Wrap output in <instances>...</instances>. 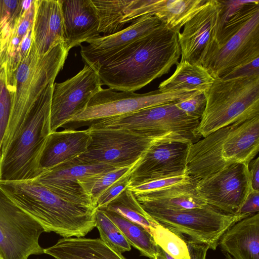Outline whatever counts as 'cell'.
I'll return each mask as SVG.
<instances>
[{
    "instance_id": "6da1fadb",
    "label": "cell",
    "mask_w": 259,
    "mask_h": 259,
    "mask_svg": "<svg viewBox=\"0 0 259 259\" xmlns=\"http://www.w3.org/2000/svg\"><path fill=\"white\" fill-rule=\"evenodd\" d=\"M178 32L162 23L95 69L102 85L135 92L168 73L181 56Z\"/></svg>"
},
{
    "instance_id": "7a4b0ae2",
    "label": "cell",
    "mask_w": 259,
    "mask_h": 259,
    "mask_svg": "<svg viewBox=\"0 0 259 259\" xmlns=\"http://www.w3.org/2000/svg\"><path fill=\"white\" fill-rule=\"evenodd\" d=\"M0 189L45 232L84 237L96 227V206L67 200L34 179L0 181Z\"/></svg>"
},
{
    "instance_id": "3957f363",
    "label": "cell",
    "mask_w": 259,
    "mask_h": 259,
    "mask_svg": "<svg viewBox=\"0 0 259 259\" xmlns=\"http://www.w3.org/2000/svg\"><path fill=\"white\" fill-rule=\"evenodd\" d=\"M54 83L48 85L25 116L5 135L0 157V181L33 180L40 174V157L51 133Z\"/></svg>"
},
{
    "instance_id": "277c9868",
    "label": "cell",
    "mask_w": 259,
    "mask_h": 259,
    "mask_svg": "<svg viewBox=\"0 0 259 259\" xmlns=\"http://www.w3.org/2000/svg\"><path fill=\"white\" fill-rule=\"evenodd\" d=\"M259 151V116L219 128L192 143L187 171L194 180L233 164H249Z\"/></svg>"
},
{
    "instance_id": "5b68a950",
    "label": "cell",
    "mask_w": 259,
    "mask_h": 259,
    "mask_svg": "<svg viewBox=\"0 0 259 259\" xmlns=\"http://www.w3.org/2000/svg\"><path fill=\"white\" fill-rule=\"evenodd\" d=\"M259 57V1H240L221 13L217 41L202 66L214 78H222Z\"/></svg>"
},
{
    "instance_id": "8992f818",
    "label": "cell",
    "mask_w": 259,
    "mask_h": 259,
    "mask_svg": "<svg viewBox=\"0 0 259 259\" xmlns=\"http://www.w3.org/2000/svg\"><path fill=\"white\" fill-rule=\"evenodd\" d=\"M204 94L206 106L197 129L202 138L219 128L259 116V75L214 78Z\"/></svg>"
},
{
    "instance_id": "52a82bcc",
    "label": "cell",
    "mask_w": 259,
    "mask_h": 259,
    "mask_svg": "<svg viewBox=\"0 0 259 259\" xmlns=\"http://www.w3.org/2000/svg\"><path fill=\"white\" fill-rule=\"evenodd\" d=\"M90 138L84 153L71 160L84 164L107 165L115 167L138 162L153 144L163 142L189 141L176 133L142 134L122 128L90 125Z\"/></svg>"
},
{
    "instance_id": "ba28073f",
    "label": "cell",
    "mask_w": 259,
    "mask_h": 259,
    "mask_svg": "<svg viewBox=\"0 0 259 259\" xmlns=\"http://www.w3.org/2000/svg\"><path fill=\"white\" fill-rule=\"evenodd\" d=\"M69 52L62 42L39 56L33 41L14 72L11 85L12 107L5 134L26 115L45 88L62 69Z\"/></svg>"
},
{
    "instance_id": "9c48e42d",
    "label": "cell",
    "mask_w": 259,
    "mask_h": 259,
    "mask_svg": "<svg viewBox=\"0 0 259 259\" xmlns=\"http://www.w3.org/2000/svg\"><path fill=\"white\" fill-rule=\"evenodd\" d=\"M158 224L216 250L224 233L237 222L249 215L228 214L214 207L204 206L184 210L143 207Z\"/></svg>"
},
{
    "instance_id": "30bf717a",
    "label": "cell",
    "mask_w": 259,
    "mask_h": 259,
    "mask_svg": "<svg viewBox=\"0 0 259 259\" xmlns=\"http://www.w3.org/2000/svg\"><path fill=\"white\" fill-rule=\"evenodd\" d=\"M198 91L179 90L162 93L158 90L144 94L134 92H115L101 89L89 102L87 107L69 119L63 126L69 124L82 125L116 117L143 109L176 103L192 97Z\"/></svg>"
},
{
    "instance_id": "8fae6325",
    "label": "cell",
    "mask_w": 259,
    "mask_h": 259,
    "mask_svg": "<svg viewBox=\"0 0 259 259\" xmlns=\"http://www.w3.org/2000/svg\"><path fill=\"white\" fill-rule=\"evenodd\" d=\"M200 120L187 116L176 103H171L99 120L90 125L142 134L176 133L194 143L202 138L197 132Z\"/></svg>"
},
{
    "instance_id": "7c38bea8",
    "label": "cell",
    "mask_w": 259,
    "mask_h": 259,
    "mask_svg": "<svg viewBox=\"0 0 259 259\" xmlns=\"http://www.w3.org/2000/svg\"><path fill=\"white\" fill-rule=\"evenodd\" d=\"M45 231L0 189V254L3 259H28L44 253L39 238Z\"/></svg>"
},
{
    "instance_id": "4fadbf2b",
    "label": "cell",
    "mask_w": 259,
    "mask_h": 259,
    "mask_svg": "<svg viewBox=\"0 0 259 259\" xmlns=\"http://www.w3.org/2000/svg\"><path fill=\"white\" fill-rule=\"evenodd\" d=\"M194 181L196 193L203 202L228 214L237 213L252 189L248 165L244 163Z\"/></svg>"
},
{
    "instance_id": "5bb4252c",
    "label": "cell",
    "mask_w": 259,
    "mask_h": 259,
    "mask_svg": "<svg viewBox=\"0 0 259 259\" xmlns=\"http://www.w3.org/2000/svg\"><path fill=\"white\" fill-rule=\"evenodd\" d=\"M102 85L96 70L86 64L73 77L61 83H54L50 111L51 132L57 131L83 110Z\"/></svg>"
},
{
    "instance_id": "9a60e30c",
    "label": "cell",
    "mask_w": 259,
    "mask_h": 259,
    "mask_svg": "<svg viewBox=\"0 0 259 259\" xmlns=\"http://www.w3.org/2000/svg\"><path fill=\"white\" fill-rule=\"evenodd\" d=\"M221 1L207 0L202 8L184 25L178 33L180 61L202 66L215 45L220 26Z\"/></svg>"
},
{
    "instance_id": "2e32d148",
    "label": "cell",
    "mask_w": 259,
    "mask_h": 259,
    "mask_svg": "<svg viewBox=\"0 0 259 259\" xmlns=\"http://www.w3.org/2000/svg\"><path fill=\"white\" fill-rule=\"evenodd\" d=\"M189 141L159 142L152 145L132 170L128 187L157 178L188 173Z\"/></svg>"
},
{
    "instance_id": "e0dca14e",
    "label": "cell",
    "mask_w": 259,
    "mask_h": 259,
    "mask_svg": "<svg viewBox=\"0 0 259 259\" xmlns=\"http://www.w3.org/2000/svg\"><path fill=\"white\" fill-rule=\"evenodd\" d=\"M162 22L156 16L141 17L115 33L101 35L81 45L80 55L84 63L97 68L110 57L159 27Z\"/></svg>"
},
{
    "instance_id": "ac0fdd59",
    "label": "cell",
    "mask_w": 259,
    "mask_h": 259,
    "mask_svg": "<svg viewBox=\"0 0 259 259\" xmlns=\"http://www.w3.org/2000/svg\"><path fill=\"white\" fill-rule=\"evenodd\" d=\"M114 168L107 165L84 164L70 161L41 172L34 180L67 200L97 207L96 203L85 193L79 181Z\"/></svg>"
},
{
    "instance_id": "d6986e66",
    "label": "cell",
    "mask_w": 259,
    "mask_h": 259,
    "mask_svg": "<svg viewBox=\"0 0 259 259\" xmlns=\"http://www.w3.org/2000/svg\"><path fill=\"white\" fill-rule=\"evenodd\" d=\"M64 24V45L69 52L101 36L100 20L91 0H60Z\"/></svg>"
},
{
    "instance_id": "ffe728a7",
    "label": "cell",
    "mask_w": 259,
    "mask_h": 259,
    "mask_svg": "<svg viewBox=\"0 0 259 259\" xmlns=\"http://www.w3.org/2000/svg\"><path fill=\"white\" fill-rule=\"evenodd\" d=\"M32 37L39 56L64 42V24L60 0H35Z\"/></svg>"
},
{
    "instance_id": "44dd1931",
    "label": "cell",
    "mask_w": 259,
    "mask_h": 259,
    "mask_svg": "<svg viewBox=\"0 0 259 259\" xmlns=\"http://www.w3.org/2000/svg\"><path fill=\"white\" fill-rule=\"evenodd\" d=\"M89 138L88 128L76 130L68 128L51 133L40 157V174L58 165L70 161L84 153Z\"/></svg>"
},
{
    "instance_id": "7402d4cb",
    "label": "cell",
    "mask_w": 259,
    "mask_h": 259,
    "mask_svg": "<svg viewBox=\"0 0 259 259\" xmlns=\"http://www.w3.org/2000/svg\"><path fill=\"white\" fill-rule=\"evenodd\" d=\"M219 245L233 259H259V213L233 224L222 235Z\"/></svg>"
},
{
    "instance_id": "603a6c76",
    "label": "cell",
    "mask_w": 259,
    "mask_h": 259,
    "mask_svg": "<svg viewBox=\"0 0 259 259\" xmlns=\"http://www.w3.org/2000/svg\"><path fill=\"white\" fill-rule=\"evenodd\" d=\"M44 251L55 259H126L100 238L63 237Z\"/></svg>"
},
{
    "instance_id": "cb8c5ba5",
    "label": "cell",
    "mask_w": 259,
    "mask_h": 259,
    "mask_svg": "<svg viewBox=\"0 0 259 259\" xmlns=\"http://www.w3.org/2000/svg\"><path fill=\"white\" fill-rule=\"evenodd\" d=\"M207 0H140L142 16L157 17L170 29L181 27L202 8Z\"/></svg>"
},
{
    "instance_id": "d4e9b609",
    "label": "cell",
    "mask_w": 259,
    "mask_h": 259,
    "mask_svg": "<svg viewBox=\"0 0 259 259\" xmlns=\"http://www.w3.org/2000/svg\"><path fill=\"white\" fill-rule=\"evenodd\" d=\"M134 194L142 207L177 210L201 207L207 205L197 196L194 180L188 184L158 191Z\"/></svg>"
},
{
    "instance_id": "484cf974",
    "label": "cell",
    "mask_w": 259,
    "mask_h": 259,
    "mask_svg": "<svg viewBox=\"0 0 259 259\" xmlns=\"http://www.w3.org/2000/svg\"><path fill=\"white\" fill-rule=\"evenodd\" d=\"M214 78L202 66L180 61L176 65L174 73L161 82L158 90L162 93L179 90L198 91L206 92Z\"/></svg>"
},
{
    "instance_id": "4316f807",
    "label": "cell",
    "mask_w": 259,
    "mask_h": 259,
    "mask_svg": "<svg viewBox=\"0 0 259 259\" xmlns=\"http://www.w3.org/2000/svg\"><path fill=\"white\" fill-rule=\"evenodd\" d=\"M101 210L117 226L130 245L138 249L141 255L154 259L159 253L160 247L156 243L152 234L143 226L114 212Z\"/></svg>"
},
{
    "instance_id": "83f0119b",
    "label": "cell",
    "mask_w": 259,
    "mask_h": 259,
    "mask_svg": "<svg viewBox=\"0 0 259 259\" xmlns=\"http://www.w3.org/2000/svg\"><path fill=\"white\" fill-rule=\"evenodd\" d=\"M106 209L141 225L151 233V229L158 223L143 208L133 193L126 188L118 196L110 201Z\"/></svg>"
},
{
    "instance_id": "f1b7e54d",
    "label": "cell",
    "mask_w": 259,
    "mask_h": 259,
    "mask_svg": "<svg viewBox=\"0 0 259 259\" xmlns=\"http://www.w3.org/2000/svg\"><path fill=\"white\" fill-rule=\"evenodd\" d=\"M136 163L84 177L79 181V184L85 193L97 204V199L100 194L118 179L132 171Z\"/></svg>"
},
{
    "instance_id": "f546056e",
    "label": "cell",
    "mask_w": 259,
    "mask_h": 259,
    "mask_svg": "<svg viewBox=\"0 0 259 259\" xmlns=\"http://www.w3.org/2000/svg\"><path fill=\"white\" fill-rule=\"evenodd\" d=\"M151 234L157 245L174 258L191 259L186 242L174 232L157 224Z\"/></svg>"
},
{
    "instance_id": "4dcf8cb0",
    "label": "cell",
    "mask_w": 259,
    "mask_h": 259,
    "mask_svg": "<svg viewBox=\"0 0 259 259\" xmlns=\"http://www.w3.org/2000/svg\"><path fill=\"white\" fill-rule=\"evenodd\" d=\"M96 227L100 239L110 247L122 253L130 251L131 245L125 236L103 211L98 209L96 212Z\"/></svg>"
},
{
    "instance_id": "1f68e13d",
    "label": "cell",
    "mask_w": 259,
    "mask_h": 259,
    "mask_svg": "<svg viewBox=\"0 0 259 259\" xmlns=\"http://www.w3.org/2000/svg\"><path fill=\"white\" fill-rule=\"evenodd\" d=\"M193 179L188 173L162 177L127 187L134 194L147 193L164 190L174 186L188 184Z\"/></svg>"
},
{
    "instance_id": "d6a6232c",
    "label": "cell",
    "mask_w": 259,
    "mask_h": 259,
    "mask_svg": "<svg viewBox=\"0 0 259 259\" xmlns=\"http://www.w3.org/2000/svg\"><path fill=\"white\" fill-rule=\"evenodd\" d=\"M12 107V95L6 66L0 72V157L3 141L9 123Z\"/></svg>"
},
{
    "instance_id": "836d02e7",
    "label": "cell",
    "mask_w": 259,
    "mask_h": 259,
    "mask_svg": "<svg viewBox=\"0 0 259 259\" xmlns=\"http://www.w3.org/2000/svg\"><path fill=\"white\" fill-rule=\"evenodd\" d=\"M206 99L204 92H200L185 100L176 103L177 107L187 116L201 118L205 108Z\"/></svg>"
},
{
    "instance_id": "e575fe53",
    "label": "cell",
    "mask_w": 259,
    "mask_h": 259,
    "mask_svg": "<svg viewBox=\"0 0 259 259\" xmlns=\"http://www.w3.org/2000/svg\"><path fill=\"white\" fill-rule=\"evenodd\" d=\"M131 172L118 179L100 194L97 199L98 209L106 207L110 201L128 187Z\"/></svg>"
},
{
    "instance_id": "d590c367",
    "label": "cell",
    "mask_w": 259,
    "mask_h": 259,
    "mask_svg": "<svg viewBox=\"0 0 259 259\" xmlns=\"http://www.w3.org/2000/svg\"><path fill=\"white\" fill-rule=\"evenodd\" d=\"M16 19L7 18L0 21V72L6 66L8 39Z\"/></svg>"
},
{
    "instance_id": "8d00e7d4",
    "label": "cell",
    "mask_w": 259,
    "mask_h": 259,
    "mask_svg": "<svg viewBox=\"0 0 259 259\" xmlns=\"http://www.w3.org/2000/svg\"><path fill=\"white\" fill-rule=\"evenodd\" d=\"M25 7V1L0 0V21L7 18H18Z\"/></svg>"
},
{
    "instance_id": "74e56055",
    "label": "cell",
    "mask_w": 259,
    "mask_h": 259,
    "mask_svg": "<svg viewBox=\"0 0 259 259\" xmlns=\"http://www.w3.org/2000/svg\"><path fill=\"white\" fill-rule=\"evenodd\" d=\"M254 75H259V57L239 67L221 79H229Z\"/></svg>"
},
{
    "instance_id": "f35d334b",
    "label": "cell",
    "mask_w": 259,
    "mask_h": 259,
    "mask_svg": "<svg viewBox=\"0 0 259 259\" xmlns=\"http://www.w3.org/2000/svg\"><path fill=\"white\" fill-rule=\"evenodd\" d=\"M258 211L259 191L252 189L237 213L251 215L258 213Z\"/></svg>"
},
{
    "instance_id": "ab89813d",
    "label": "cell",
    "mask_w": 259,
    "mask_h": 259,
    "mask_svg": "<svg viewBox=\"0 0 259 259\" xmlns=\"http://www.w3.org/2000/svg\"><path fill=\"white\" fill-rule=\"evenodd\" d=\"M186 243L191 259H206L208 246L182 235H178Z\"/></svg>"
},
{
    "instance_id": "60d3db41",
    "label": "cell",
    "mask_w": 259,
    "mask_h": 259,
    "mask_svg": "<svg viewBox=\"0 0 259 259\" xmlns=\"http://www.w3.org/2000/svg\"><path fill=\"white\" fill-rule=\"evenodd\" d=\"M251 188L259 191V157L252 159L248 164Z\"/></svg>"
},
{
    "instance_id": "b9f144b4",
    "label": "cell",
    "mask_w": 259,
    "mask_h": 259,
    "mask_svg": "<svg viewBox=\"0 0 259 259\" xmlns=\"http://www.w3.org/2000/svg\"><path fill=\"white\" fill-rule=\"evenodd\" d=\"M160 253L163 257L164 259H175L170 255H168L165 252H164L161 248L160 250Z\"/></svg>"
},
{
    "instance_id": "7bdbcfd3",
    "label": "cell",
    "mask_w": 259,
    "mask_h": 259,
    "mask_svg": "<svg viewBox=\"0 0 259 259\" xmlns=\"http://www.w3.org/2000/svg\"><path fill=\"white\" fill-rule=\"evenodd\" d=\"M224 258L223 259H233L228 253L224 252Z\"/></svg>"
},
{
    "instance_id": "ee69618b",
    "label": "cell",
    "mask_w": 259,
    "mask_h": 259,
    "mask_svg": "<svg viewBox=\"0 0 259 259\" xmlns=\"http://www.w3.org/2000/svg\"><path fill=\"white\" fill-rule=\"evenodd\" d=\"M154 259H164V258L159 252V253L156 256Z\"/></svg>"
},
{
    "instance_id": "f6af8a7d",
    "label": "cell",
    "mask_w": 259,
    "mask_h": 259,
    "mask_svg": "<svg viewBox=\"0 0 259 259\" xmlns=\"http://www.w3.org/2000/svg\"><path fill=\"white\" fill-rule=\"evenodd\" d=\"M0 259H3L2 256H1V254H0Z\"/></svg>"
}]
</instances>
